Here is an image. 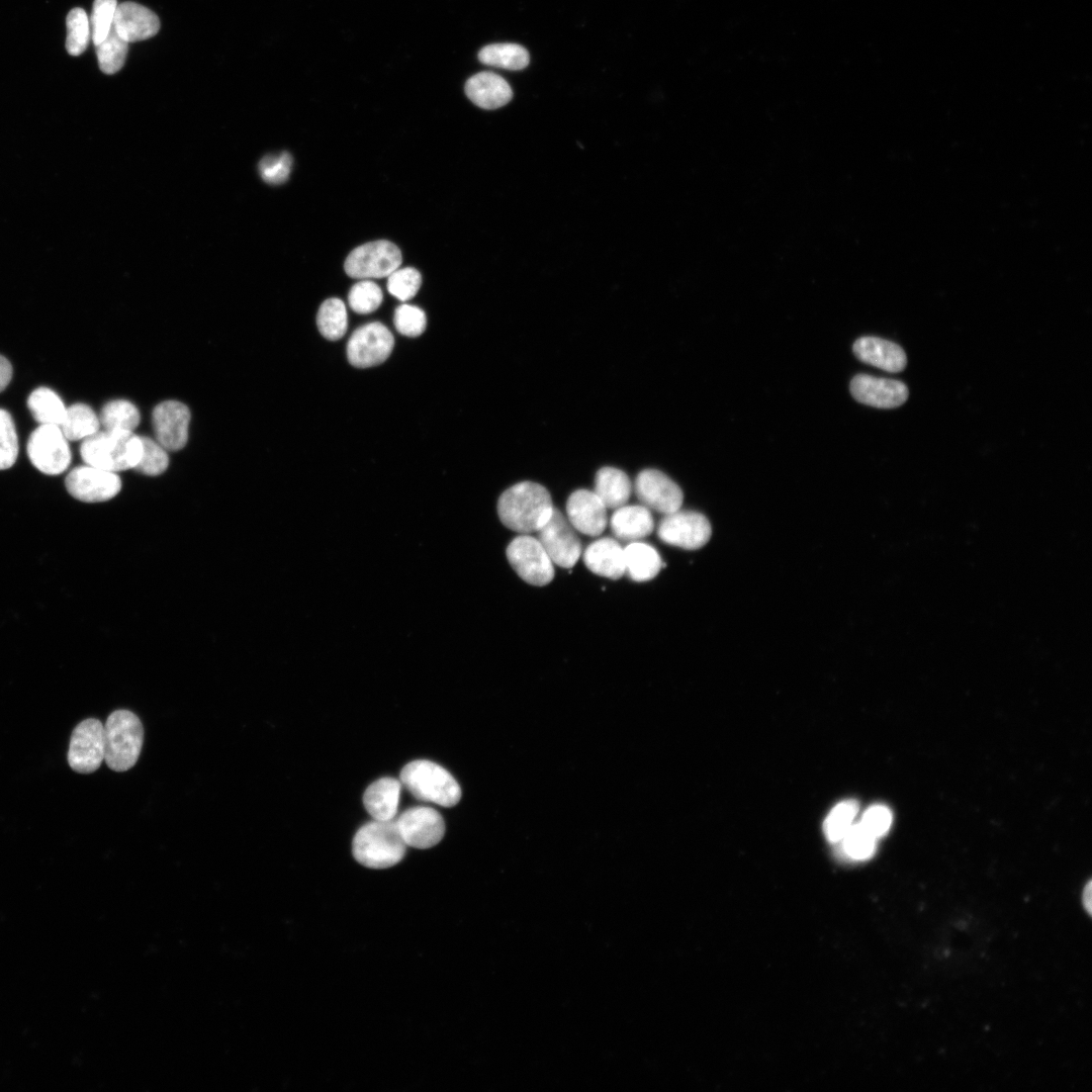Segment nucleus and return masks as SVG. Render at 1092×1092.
<instances>
[{
    "instance_id": "obj_44",
    "label": "nucleus",
    "mask_w": 1092,
    "mask_h": 1092,
    "mask_svg": "<svg viewBox=\"0 0 1092 1092\" xmlns=\"http://www.w3.org/2000/svg\"><path fill=\"white\" fill-rule=\"evenodd\" d=\"M12 365L4 356L0 355V392L9 384L12 378Z\"/></svg>"
},
{
    "instance_id": "obj_3",
    "label": "nucleus",
    "mask_w": 1092,
    "mask_h": 1092,
    "mask_svg": "<svg viewBox=\"0 0 1092 1092\" xmlns=\"http://www.w3.org/2000/svg\"><path fill=\"white\" fill-rule=\"evenodd\" d=\"M404 843L395 820H373L355 834L352 851L355 859L370 869H386L398 863L405 854Z\"/></svg>"
},
{
    "instance_id": "obj_18",
    "label": "nucleus",
    "mask_w": 1092,
    "mask_h": 1092,
    "mask_svg": "<svg viewBox=\"0 0 1092 1092\" xmlns=\"http://www.w3.org/2000/svg\"><path fill=\"white\" fill-rule=\"evenodd\" d=\"M566 514L572 527L587 536H599L608 524L607 508L587 489L573 491L566 502Z\"/></svg>"
},
{
    "instance_id": "obj_31",
    "label": "nucleus",
    "mask_w": 1092,
    "mask_h": 1092,
    "mask_svg": "<svg viewBox=\"0 0 1092 1092\" xmlns=\"http://www.w3.org/2000/svg\"><path fill=\"white\" fill-rule=\"evenodd\" d=\"M316 325L326 339L331 341L341 339L348 327L347 309L343 300L337 297L326 299L318 308Z\"/></svg>"
},
{
    "instance_id": "obj_36",
    "label": "nucleus",
    "mask_w": 1092,
    "mask_h": 1092,
    "mask_svg": "<svg viewBox=\"0 0 1092 1092\" xmlns=\"http://www.w3.org/2000/svg\"><path fill=\"white\" fill-rule=\"evenodd\" d=\"M381 288L370 279L355 283L348 294L350 307L357 313L367 314L376 310L382 302Z\"/></svg>"
},
{
    "instance_id": "obj_4",
    "label": "nucleus",
    "mask_w": 1092,
    "mask_h": 1092,
    "mask_svg": "<svg viewBox=\"0 0 1092 1092\" xmlns=\"http://www.w3.org/2000/svg\"><path fill=\"white\" fill-rule=\"evenodd\" d=\"M104 760L114 771L131 768L141 753L144 728L139 717L128 710L112 712L103 725Z\"/></svg>"
},
{
    "instance_id": "obj_19",
    "label": "nucleus",
    "mask_w": 1092,
    "mask_h": 1092,
    "mask_svg": "<svg viewBox=\"0 0 1092 1092\" xmlns=\"http://www.w3.org/2000/svg\"><path fill=\"white\" fill-rule=\"evenodd\" d=\"M112 26L129 43L157 34L160 20L152 10L141 4L122 2L117 4Z\"/></svg>"
},
{
    "instance_id": "obj_27",
    "label": "nucleus",
    "mask_w": 1092,
    "mask_h": 1092,
    "mask_svg": "<svg viewBox=\"0 0 1092 1092\" xmlns=\"http://www.w3.org/2000/svg\"><path fill=\"white\" fill-rule=\"evenodd\" d=\"M100 427L99 416L90 405L82 402L68 406L60 425L69 441H83L98 432Z\"/></svg>"
},
{
    "instance_id": "obj_16",
    "label": "nucleus",
    "mask_w": 1092,
    "mask_h": 1092,
    "mask_svg": "<svg viewBox=\"0 0 1092 1092\" xmlns=\"http://www.w3.org/2000/svg\"><path fill=\"white\" fill-rule=\"evenodd\" d=\"M191 414L186 404L178 400H165L155 406L152 424L156 440L168 451H178L188 441Z\"/></svg>"
},
{
    "instance_id": "obj_20",
    "label": "nucleus",
    "mask_w": 1092,
    "mask_h": 1092,
    "mask_svg": "<svg viewBox=\"0 0 1092 1092\" xmlns=\"http://www.w3.org/2000/svg\"><path fill=\"white\" fill-rule=\"evenodd\" d=\"M855 357L887 372H900L907 364L904 350L896 343L878 337H861L852 346Z\"/></svg>"
},
{
    "instance_id": "obj_45",
    "label": "nucleus",
    "mask_w": 1092,
    "mask_h": 1092,
    "mask_svg": "<svg viewBox=\"0 0 1092 1092\" xmlns=\"http://www.w3.org/2000/svg\"><path fill=\"white\" fill-rule=\"evenodd\" d=\"M1084 898H1085L1084 904H1085L1086 908L1088 909V911L1090 912L1091 911V883H1088V885H1087V887H1086V889L1084 891Z\"/></svg>"
},
{
    "instance_id": "obj_41",
    "label": "nucleus",
    "mask_w": 1092,
    "mask_h": 1092,
    "mask_svg": "<svg viewBox=\"0 0 1092 1092\" xmlns=\"http://www.w3.org/2000/svg\"><path fill=\"white\" fill-rule=\"evenodd\" d=\"M393 324L401 335L418 337L422 335L427 326V317L423 309L416 305L403 303L395 308Z\"/></svg>"
},
{
    "instance_id": "obj_28",
    "label": "nucleus",
    "mask_w": 1092,
    "mask_h": 1092,
    "mask_svg": "<svg viewBox=\"0 0 1092 1092\" xmlns=\"http://www.w3.org/2000/svg\"><path fill=\"white\" fill-rule=\"evenodd\" d=\"M478 60L484 65L519 71L529 65L530 55L523 46L518 43H492L479 51Z\"/></svg>"
},
{
    "instance_id": "obj_22",
    "label": "nucleus",
    "mask_w": 1092,
    "mask_h": 1092,
    "mask_svg": "<svg viewBox=\"0 0 1092 1092\" xmlns=\"http://www.w3.org/2000/svg\"><path fill=\"white\" fill-rule=\"evenodd\" d=\"M582 558L585 566L597 575L619 579L625 574L624 548L612 538L589 544Z\"/></svg>"
},
{
    "instance_id": "obj_25",
    "label": "nucleus",
    "mask_w": 1092,
    "mask_h": 1092,
    "mask_svg": "<svg viewBox=\"0 0 1092 1092\" xmlns=\"http://www.w3.org/2000/svg\"><path fill=\"white\" fill-rule=\"evenodd\" d=\"M607 509L625 506L632 492V483L628 475L619 468L602 467L595 476V490Z\"/></svg>"
},
{
    "instance_id": "obj_8",
    "label": "nucleus",
    "mask_w": 1092,
    "mask_h": 1092,
    "mask_svg": "<svg viewBox=\"0 0 1092 1092\" xmlns=\"http://www.w3.org/2000/svg\"><path fill=\"white\" fill-rule=\"evenodd\" d=\"M507 558L518 575L532 585H546L554 577L553 562L534 537H516L507 548Z\"/></svg>"
},
{
    "instance_id": "obj_43",
    "label": "nucleus",
    "mask_w": 1092,
    "mask_h": 1092,
    "mask_svg": "<svg viewBox=\"0 0 1092 1092\" xmlns=\"http://www.w3.org/2000/svg\"><path fill=\"white\" fill-rule=\"evenodd\" d=\"M891 822V811L884 805H874L863 813L859 823L878 838L889 830Z\"/></svg>"
},
{
    "instance_id": "obj_13",
    "label": "nucleus",
    "mask_w": 1092,
    "mask_h": 1092,
    "mask_svg": "<svg viewBox=\"0 0 1092 1092\" xmlns=\"http://www.w3.org/2000/svg\"><path fill=\"white\" fill-rule=\"evenodd\" d=\"M104 760L103 724L89 718L73 730L68 750V763L79 774H91Z\"/></svg>"
},
{
    "instance_id": "obj_14",
    "label": "nucleus",
    "mask_w": 1092,
    "mask_h": 1092,
    "mask_svg": "<svg viewBox=\"0 0 1092 1092\" xmlns=\"http://www.w3.org/2000/svg\"><path fill=\"white\" fill-rule=\"evenodd\" d=\"M636 496L644 507L667 515L680 509L684 493L666 474L657 469H644L635 479Z\"/></svg>"
},
{
    "instance_id": "obj_12",
    "label": "nucleus",
    "mask_w": 1092,
    "mask_h": 1092,
    "mask_svg": "<svg viewBox=\"0 0 1092 1092\" xmlns=\"http://www.w3.org/2000/svg\"><path fill=\"white\" fill-rule=\"evenodd\" d=\"M116 472L84 464L73 468L65 479L68 492L84 503H101L113 498L121 489Z\"/></svg>"
},
{
    "instance_id": "obj_6",
    "label": "nucleus",
    "mask_w": 1092,
    "mask_h": 1092,
    "mask_svg": "<svg viewBox=\"0 0 1092 1092\" xmlns=\"http://www.w3.org/2000/svg\"><path fill=\"white\" fill-rule=\"evenodd\" d=\"M26 449L31 464L49 475L63 473L72 460L69 440L57 425H39L30 434Z\"/></svg>"
},
{
    "instance_id": "obj_5",
    "label": "nucleus",
    "mask_w": 1092,
    "mask_h": 1092,
    "mask_svg": "<svg viewBox=\"0 0 1092 1092\" xmlns=\"http://www.w3.org/2000/svg\"><path fill=\"white\" fill-rule=\"evenodd\" d=\"M399 777L401 785L421 801L453 807L461 798V789L453 776L433 761L414 760L404 765Z\"/></svg>"
},
{
    "instance_id": "obj_34",
    "label": "nucleus",
    "mask_w": 1092,
    "mask_h": 1092,
    "mask_svg": "<svg viewBox=\"0 0 1092 1092\" xmlns=\"http://www.w3.org/2000/svg\"><path fill=\"white\" fill-rule=\"evenodd\" d=\"M858 805L853 800L838 803L824 822V833L831 842L840 841L853 824Z\"/></svg>"
},
{
    "instance_id": "obj_1",
    "label": "nucleus",
    "mask_w": 1092,
    "mask_h": 1092,
    "mask_svg": "<svg viewBox=\"0 0 1092 1092\" xmlns=\"http://www.w3.org/2000/svg\"><path fill=\"white\" fill-rule=\"evenodd\" d=\"M553 509L549 491L533 481H522L511 486L497 502L500 522L521 534L537 532L548 521Z\"/></svg>"
},
{
    "instance_id": "obj_39",
    "label": "nucleus",
    "mask_w": 1092,
    "mask_h": 1092,
    "mask_svg": "<svg viewBox=\"0 0 1092 1092\" xmlns=\"http://www.w3.org/2000/svg\"><path fill=\"white\" fill-rule=\"evenodd\" d=\"M422 283L421 273L413 268H397L387 276L388 292L401 301L413 298Z\"/></svg>"
},
{
    "instance_id": "obj_23",
    "label": "nucleus",
    "mask_w": 1092,
    "mask_h": 1092,
    "mask_svg": "<svg viewBox=\"0 0 1092 1092\" xmlns=\"http://www.w3.org/2000/svg\"><path fill=\"white\" fill-rule=\"evenodd\" d=\"M610 526L618 539L636 542L652 533L654 521L643 505L622 506L613 513Z\"/></svg>"
},
{
    "instance_id": "obj_11",
    "label": "nucleus",
    "mask_w": 1092,
    "mask_h": 1092,
    "mask_svg": "<svg viewBox=\"0 0 1092 1092\" xmlns=\"http://www.w3.org/2000/svg\"><path fill=\"white\" fill-rule=\"evenodd\" d=\"M394 346L391 332L383 324L374 322L359 327L347 344L349 362L358 368H367L384 362Z\"/></svg>"
},
{
    "instance_id": "obj_21",
    "label": "nucleus",
    "mask_w": 1092,
    "mask_h": 1092,
    "mask_svg": "<svg viewBox=\"0 0 1092 1092\" xmlns=\"http://www.w3.org/2000/svg\"><path fill=\"white\" fill-rule=\"evenodd\" d=\"M464 90L472 103L488 110L499 108L513 98L509 83L492 72H480L473 75L466 81Z\"/></svg>"
},
{
    "instance_id": "obj_7",
    "label": "nucleus",
    "mask_w": 1092,
    "mask_h": 1092,
    "mask_svg": "<svg viewBox=\"0 0 1092 1092\" xmlns=\"http://www.w3.org/2000/svg\"><path fill=\"white\" fill-rule=\"evenodd\" d=\"M401 261L397 246L386 240H378L355 248L348 255L344 268L352 278H382L399 268Z\"/></svg>"
},
{
    "instance_id": "obj_38",
    "label": "nucleus",
    "mask_w": 1092,
    "mask_h": 1092,
    "mask_svg": "<svg viewBox=\"0 0 1092 1092\" xmlns=\"http://www.w3.org/2000/svg\"><path fill=\"white\" fill-rule=\"evenodd\" d=\"M18 437L9 412L0 408V470L8 469L18 456Z\"/></svg>"
},
{
    "instance_id": "obj_35",
    "label": "nucleus",
    "mask_w": 1092,
    "mask_h": 1092,
    "mask_svg": "<svg viewBox=\"0 0 1092 1092\" xmlns=\"http://www.w3.org/2000/svg\"><path fill=\"white\" fill-rule=\"evenodd\" d=\"M143 451L139 463L133 470L148 476H157L166 471L169 466L168 450L156 439L141 436Z\"/></svg>"
},
{
    "instance_id": "obj_9",
    "label": "nucleus",
    "mask_w": 1092,
    "mask_h": 1092,
    "mask_svg": "<svg viewBox=\"0 0 1092 1092\" xmlns=\"http://www.w3.org/2000/svg\"><path fill=\"white\" fill-rule=\"evenodd\" d=\"M708 519L697 512L675 511L660 520L658 538L671 546L696 550L707 544L711 537Z\"/></svg>"
},
{
    "instance_id": "obj_30",
    "label": "nucleus",
    "mask_w": 1092,
    "mask_h": 1092,
    "mask_svg": "<svg viewBox=\"0 0 1092 1092\" xmlns=\"http://www.w3.org/2000/svg\"><path fill=\"white\" fill-rule=\"evenodd\" d=\"M99 421L103 430L133 432L140 425L141 414L131 401L113 399L103 405Z\"/></svg>"
},
{
    "instance_id": "obj_33",
    "label": "nucleus",
    "mask_w": 1092,
    "mask_h": 1092,
    "mask_svg": "<svg viewBox=\"0 0 1092 1092\" xmlns=\"http://www.w3.org/2000/svg\"><path fill=\"white\" fill-rule=\"evenodd\" d=\"M66 49L71 56L81 55L88 47L91 29L83 8H73L67 16Z\"/></svg>"
},
{
    "instance_id": "obj_2",
    "label": "nucleus",
    "mask_w": 1092,
    "mask_h": 1092,
    "mask_svg": "<svg viewBox=\"0 0 1092 1092\" xmlns=\"http://www.w3.org/2000/svg\"><path fill=\"white\" fill-rule=\"evenodd\" d=\"M142 451L141 436L128 431L99 430L80 445L85 464L116 473L134 469Z\"/></svg>"
},
{
    "instance_id": "obj_26",
    "label": "nucleus",
    "mask_w": 1092,
    "mask_h": 1092,
    "mask_svg": "<svg viewBox=\"0 0 1092 1092\" xmlns=\"http://www.w3.org/2000/svg\"><path fill=\"white\" fill-rule=\"evenodd\" d=\"M625 573L634 581L642 582L654 578L665 566L651 545L631 542L624 548Z\"/></svg>"
},
{
    "instance_id": "obj_17",
    "label": "nucleus",
    "mask_w": 1092,
    "mask_h": 1092,
    "mask_svg": "<svg viewBox=\"0 0 1092 1092\" xmlns=\"http://www.w3.org/2000/svg\"><path fill=\"white\" fill-rule=\"evenodd\" d=\"M850 392L859 402L879 408H893L908 398V388L902 381L857 374L850 381Z\"/></svg>"
},
{
    "instance_id": "obj_37",
    "label": "nucleus",
    "mask_w": 1092,
    "mask_h": 1092,
    "mask_svg": "<svg viewBox=\"0 0 1092 1092\" xmlns=\"http://www.w3.org/2000/svg\"><path fill=\"white\" fill-rule=\"evenodd\" d=\"M840 842L843 853L855 860L869 858L876 849V837L860 823L852 824Z\"/></svg>"
},
{
    "instance_id": "obj_24",
    "label": "nucleus",
    "mask_w": 1092,
    "mask_h": 1092,
    "mask_svg": "<svg viewBox=\"0 0 1092 1092\" xmlns=\"http://www.w3.org/2000/svg\"><path fill=\"white\" fill-rule=\"evenodd\" d=\"M401 783L393 778H382L365 791L363 804L375 820H392L397 811Z\"/></svg>"
},
{
    "instance_id": "obj_42",
    "label": "nucleus",
    "mask_w": 1092,
    "mask_h": 1092,
    "mask_svg": "<svg viewBox=\"0 0 1092 1092\" xmlns=\"http://www.w3.org/2000/svg\"><path fill=\"white\" fill-rule=\"evenodd\" d=\"M116 7V0H94L91 14V37L95 46L99 44L110 31Z\"/></svg>"
},
{
    "instance_id": "obj_15",
    "label": "nucleus",
    "mask_w": 1092,
    "mask_h": 1092,
    "mask_svg": "<svg viewBox=\"0 0 1092 1092\" xmlns=\"http://www.w3.org/2000/svg\"><path fill=\"white\" fill-rule=\"evenodd\" d=\"M395 823L404 843L415 848H430L439 843L445 833L441 814L429 807L410 808Z\"/></svg>"
},
{
    "instance_id": "obj_32",
    "label": "nucleus",
    "mask_w": 1092,
    "mask_h": 1092,
    "mask_svg": "<svg viewBox=\"0 0 1092 1092\" xmlns=\"http://www.w3.org/2000/svg\"><path fill=\"white\" fill-rule=\"evenodd\" d=\"M95 47L99 68L103 73L111 75L123 67L128 42L117 34L113 26L107 36Z\"/></svg>"
},
{
    "instance_id": "obj_29",
    "label": "nucleus",
    "mask_w": 1092,
    "mask_h": 1092,
    "mask_svg": "<svg viewBox=\"0 0 1092 1092\" xmlns=\"http://www.w3.org/2000/svg\"><path fill=\"white\" fill-rule=\"evenodd\" d=\"M27 407L39 425L60 426L67 410L62 398L49 387H37L27 398Z\"/></svg>"
},
{
    "instance_id": "obj_10",
    "label": "nucleus",
    "mask_w": 1092,
    "mask_h": 1092,
    "mask_svg": "<svg viewBox=\"0 0 1092 1092\" xmlns=\"http://www.w3.org/2000/svg\"><path fill=\"white\" fill-rule=\"evenodd\" d=\"M538 540L553 563L571 568L581 555V543L575 529L558 509L537 531Z\"/></svg>"
},
{
    "instance_id": "obj_40",
    "label": "nucleus",
    "mask_w": 1092,
    "mask_h": 1092,
    "mask_svg": "<svg viewBox=\"0 0 1092 1092\" xmlns=\"http://www.w3.org/2000/svg\"><path fill=\"white\" fill-rule=\"evenodd\" d=\"M258 169L261 178L266 183L271 185L282 184L290 176L292 157L287 152L267 155L259 162Z\"/></svg>"
}]
</instances>
